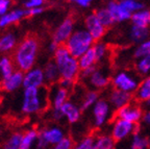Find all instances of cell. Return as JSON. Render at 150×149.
Returning a JSON list of instances; mask_svg holds the SVG:
<instances>
[{
	"label": "cell",
	"instance_id": "cell-1",
	"mask_svg": "<svg viewBox=\"0 0 150 149\" xmlns=\"http://www.w3.org/2000/svg\"><path fill=\"white\" fill-rule=\"evenodd\" d=\"M39 52V40L35 35H29L17 47L14 53V63L18 70L27 72L33 68Z\"/></svg>",
	"mask_w": 150,
	"mask_h": 149
},
{
	"label": "cell",
	"instance_id": "cell-2",
	"mask_svg": "<svg viewBox=\"0 0 150 149\" xmlns=\"http://www.w3.org/2000/svg\"><path fill=\"white\" fill-rule=\"evenodd\" d=\"M53 61L59 67L62 78L75 80L79 77L80 67L77 58L73 57L66 45H59L53 54Z\"/></svg>",
	"mask_w": 150,
	"mask_h": 149
},
{
	"label": "cell",
	"instance_id": "cell-3",
	"mask_svg": "<svg viewBox=\"0 0 150 149\" xmlns=\"http://www.w3.org/2000/svg\"><path fill=\"white\" fill-rule=\"evenodd\" d=\"M49 98V93L47 94L46 89L28 88L25 89L23 94L21 110L24 114L31 115L42 112L47 106Z\"/></svg>",
	"mask_w": 150,
	"mask_h": 149
},
{
	"label": "cell",
	"instance_id": "cell-4",
	"mask_svg": "<svg viewBox=\"0 0 150 149\" xmlns=\"http://www.w3.org/2000/svg\"><path fill=\"white\" fill-rule=\"evenodd\" d=\"M94 43L95 41L86 28H78L74 31L68 42L66 43V47L73 57L79 58L93 47Z\"/></svg>",
	"mask_w": 150,
	"mask_h": 149
},
{
	"label": "cell",
	"instance_id": "cell-5",
	"mask_svg": "<svg viewBox=\"0 0 150 149\" xmlns=\"http://www.w3.org/2000/svg\"><path fill=\"white\" fill-rule=\"evenodd\" d=\"M141 79L140 75L136 71L120 70L114 73L110 79V84L114 89H118L127 93L134 94L139 87Z\"/></svg>",
	"mask_w": 150,
	"mask_h": 149
},
{
	"label": "cell",
	"instance_id": "cell-6",
	"mask_svg": "<svg viewBox=\"0 0 150 149\" xmlns=\"http://www.w3.org/2000/svg\"><path fill=\"white\" fill-rule=\"evenodd\" d=\"M66 137L65 131L59 126H49L39 131L35 149H47L49 146L57 144Z\"/></svg>",
	"mask_w": 150,
	"mask_h": 149
},
{
	"label": "cell",
	"instance_id": "cell-7",
	"mask_svg": "<svg viewBox=\"0 0 150 149\" xmlns=\"http://www.w3.org/2000/svg\"><path fill=\"white\" fill-rule=\"evenodd\" d=\"M136 133H140L139 124L131 123V122L117 118V117L112 121V127H110V136L116 142L126 140L127 138H129Z\"/></svg>",
	"mask_w": 150,
	"mask_h": 149
},
{
	"label": "cell",
	"instance_id": "cell-8",
	"mask_svg": "<svg viewBox=\"0 0 150 149\" xmlns=\"http://www.w3.org/2000/svg\"><path fill=\"white\" fill-rule=\"evenodd\" d=\"M112 107L108 100L104 98H100L95 105L92 107V113H93V121L94 125L96 127H102L106 122L110 120L112 116Z\"/></svg>",
	"mask_w": 150,
	"mask_h": 149
},
{
	"label": "cell",
	"instance_id": "cell-9",
	"mask_svg": "<svg viewBox=\"0 0 150 149\" xmlns=\"http://www.w3.org/2000/svg\"><path fill=\"white\" fill-rule=\"evenodd\" d=\"M144 115V109L142 104L137 101L131 102L129 104L125 105L124 107H121L120 110L116 111L117 118L123 119L128 122L134 124H139V122L142 120Z\"/></svg>",
	"mask_w": 150,
	"mask_h": 149
},
{
	"label": "cell",
	"instance_id": "cell-10",
	"mask_svg": "<svg viewBox=\"0 0 150 149\" xmlns=\"http://www.w3.org/2000/svg\"><path fill=\"white\" fill-rule=\"evenodd\" d=\"M110 79H112V77L110 76L108 69H105V68H96L95 71L92 73V75L86 82L91 87V90L101 91V90H104L110 86Z\"/></svg>",
	"mask_w": 150,
	"mask_h": 149
},
{
	"label": "cell",
	"instance_id": "cell-11",
	"mask_svg": "<svg viewBox=\"0 0 150 149\" xmlns=\"http://www.w3.org/2000/svg\"><path fill=\"white\" fill-rule=\"evenodd\" d=\"M73 33H74V20L71 17H68L56 27L52 35V41L59 45H66Z\"/></svg>",
	"mask_w": 150,
	"mask_h": 149
},
{
	"label": "cell",
	"instance_id": "cell-12",
	"mask_svg": "<svg viewBox=\"0 0 150 149\" xmlns=\"http://www.w3.org/2000/svg\"><path fill=\"white\" fill-rule=\"evenodd\" d=\"M84 28L89 31L95 42L101 41V39L105 35L106 29H108L99 21V19L97 18L95 13L89 14L86 17V19H84Z\"/></svg>",
	"mask_w": 150,
	"mask_h": 149
},
{
	"label": "cell",
	"instance_id": "cell-13",
	"mask_svg": "<svg viewBox=\"0 0 150 149\" xmlns=\"http://www.w3.org/2000/svg\"><path fill=\"white\" fill-rule=\"evenodd\" d=\"M134 99V94L127 93V92L121 91V90L114 88L110 91L108 98V102L110 103L112 107L116 111L120 110L121 107H124L125 105L131 103Z\"/></svg>",
	"mask_w": 150,
	"mask_h": 149
},
{
	"label": "cell",
	"instance_id": "cell-14",
	"mask_svg": "<svg viewBox=\"0 0 150 149\" xmlns=\"http://www.w3.org/2000/svg\"><path fill=\"white\" fill-rule=\"evenodd\" d=\"M106 9H108V12L110 13V15L112 16L115 22H125V21H128L131 19V14L130 12H128L126 9H125L122 3L117 0H110L108 3H106Z\"/></svg>",
	"mask_w": 150,
	"mask_h": 149
},
{
	"label": "cell",
	"instance_id": "cell-15",
	"mask_svg": "<svg viewBox=\"0 0 150 149\" xmlns=\"http://www.w3.org/2000/svg\"><path fill=\"white\" fill-rule=\"evenodd\" d=\"M45 82L44 71L40 68H33L31 70L27 71L24 75L23 87L28 88H40Z\"/></svg>",
	"mask_w": 150,
	"mask_h": 149
},
{
	"label": "cell",
	"instance_id": "cell-16",
	"mask_svg": "<svg viewBox=\"0 0 150 149\" xmlns=\"http://www.w3.org/2000/svg\"><path fill=\"white\" fill-rule=\"evenodd\" d=\"M61 110H62V113H63L64 118L68 121V123L74 124L79 121L82 111L79 105H77L76 103L68 100L63 106H62Z\"/></svg>",
	"mask_w": 150,
	"mask_h": 149
},
{
	"label": "cell",
	"instance_id": "cell-17",
	"mask_svg": "<svg viewBox=\"0 0 150 149\" xmlns=\"http://www.w3.org/2000/svg\"><path fill=\"white\" fill-rule=\"evenodd\" d=\"M24 80V72L20 70H17L13 73L9 77L2 79L1 82V88L6 92H13L21 86H23Z\"/></svg>",
	"mask_w": 150,
	"mask_h": 149
},
{
	"label": "cell",
	"instance_id": "cell-18",
	"mask_svg": "<svg viewBox=\"0 0 150 149\" xmlns=\"http://www.w3.org/2000/svg\"><path fill=\"white\" fill-rule=\"evenodd\" d=\"M134 101L139 103H144L150 98V75L141 79L137 91L134 94Z\"/></svg>",
	"mask_w": 150,
	"mask_h": 149
},
{
	"label": "cell",
	"instance_id": "cell-19",
	"mask_svg": "<svg viewBox=\"0 0 150 149\" xmlns=\"http://www.w3.org/2000/svg\"><path fill=\"white\" fill-rule=\"evenodd\" d=\"M69 92L70 91L62 88L59 84H56L55 90L52 92L51 97H50L52 109H54V110H59V109H62V106L68 101Z\"/></svg>",
	"mask_w": 150,
	"mask_h": 149
},
{
	"label": "cell",
	"instance_id": "cell-20",
	"mask_svg": "<svg viewBox=\"0 0 150 149\" xmlns=\"http://www.w3.org/2000/svg\"><path fill=\"white\" fill-rule=\"evenodd\" d=\"M26 17V9H17L12 12L6 13L0 17V28H5L13 23H17Z\"/></svg>",
	"mask_w": 150,
	"mask_h": 149
},
{
	"label": "cell",
	"instance_id": "cell-21",
	"mask_svg": "<svg viewBox=\"0 0 150 149\" xmlns=\"http://www.w3.org/2000/svg\"><path fill=\"white\" fill-rule=\"evenodd\" d=\"M149 29L147 27H140V26H136L131 24L128 31L129 41L132 43H136V44H140V43L149 39Z\"/></svg>",
	"mask_w": 150,
	"mask_h": 149
},
{
	"label": "cell",
	"instance_id": "cell-22",
	"mask_svg": "<svg viewBox=\"0 0 150 149\" xmlns=\"http://www.w3.org/2000/svg\"><path fill=\"white\" fill-rule=\"evenodd\" d=\"M43 71H44L45 75V82H47L48 84H57L59 80L61 79V73H59V67H57L54 61L48 62Z\"/></svg>",
	"mask_w": 150,
	"mask_h": 149
},
{
	"label": "cell",
	"instance_id": "cell-23",
	"mask_svg": "<svg viewBox=\"0 0 150 149\" xmlns=\"http://www.w3.org/2000/svg\"><path fill=\"white\" fill-rule=\"evenodd\" d=\"M39 131L35 128H29L25 131L22 135L21 141V149H33L37 145L38 138H39Z\"/></svg>",
	"mask_w": 150,
	"mask_h": 149
},
{
	"label": "cell",
	"instance_id": "cell-24",
	"mask_svg": "<svg viewBox=\"0 0 150 149\" xmlns=\"http://www.w3.org/2000/svg\"><path fill=\"white\" fill-rule=\"evenodd\" d=\"M130 22L132 25L148 28L150 26V11L144 9L134 13L131 16Z\"/></svg>",
	"mask_w": 150,
	"mask_h": 149
},
{
	"label": "cell",
	"instance_id": "cell-25",
	"mask_svg": "<svg viewBox=\"0 0 150 149\" xmlns=\"http://www.w3.org/2000/svg\"><path fill=\"white\" fill-rule=\"evenodd\" d=\"M77 60H78V64H79L80 70H84V69H88V68L94 67V66H96V64L98 63L93 47L91 49H89L86 53H83Z\"/></svg>",
	"mask_w": 150,
	"mask_h": 149
},
{
	"label": "cell",
	"instance_id": "cell-26",
	"mask_svg": "<svg viewBox=\"0 0 150 149\" xmlns=\"http://www.w3.org/2000/svg\"><path fill=\"white\" fill-rule=\"evenodd\" d=\"M116 141L110 135H99L95 138L93 149H115Z\"/></svg>",
	"mask_w": 150,
	"mask_h": 149
},
{
	"label": "cell",
	"instance_id": "cell-27",
	"mask_svg": "<svg viewBox=\"0 0 150 149\" xmlns=\"http://www.w3.org/2000/svg\"><path fill=\"white\" fill-rule=\"evenodd\" d=\"M100 99L99 97L98 91H95V90H89L87 93L84 94L83 98H82V101L80 103V109L81 111H88L89 109L93 107L95 105V103Z\"/></svg>",
	"mask_w": 150,
	"mask_h": 149
},
{
	"label": "cell",
	"instance_id": "cell-28",
	"mask_svg": "<svg viewBox=\"0 0 150 149\" xmlns=\"http://www.w3.org/2000/svg\"><path fill=\"white\" fill-rule=\"evenodd\" d=\"M17 44V39L14 33H6L0 38V53H7L14 49Z\"/></svg>",
	"mask_w": 150,
	"mask_h": 149
},
{
	"label": "cell",
	"instance_id": "cell-29",
	"mask_svg": "<svg viewBox=\"0 0 150 149\" xmlns=\"http://www.w3.org/2000/svg\"><path fill=\"white\" fill-rule=\"evenodd\" d=\"M129 149H149L148 138L140 133H136L131 136Z\"/></svg>",
	"mask_w": 150,
	"mask_h": 149
},
{
	"label": "cell",
	"instance_id": "cell-30",
	"mask_svg": "<svg viewBox=\"0 0 150 149\" xmlns=\"http://www.w3.org/2000/svg\"><path fill=\"white\" fill-rule=\"evenodd\" d=\"M22 135H23V133H20V131L13 133L3 142L2 149H21Z\"/></svg>",
	"mask_w": 150,
	"mask_h": 149
},
{
	"label": "cell",
	"instance_id": "cell-31",
	"mask_svg": "<svg viewBox=\"0 0 150 149\" xmlns=\"http://www.w3.org/2000/svg\"><path fill=\"white\" fill-rule=\"evenodd\" d=\"M134 71L140 76H148L150 75V55L137 60L134 64Z\"/></svg>",
	"mask_w": 150,
	"mask_h": 149
},
{
	"label": "cell",
	"instance_id": "cell-32",
	"mask_svg": "<svg viewBox=\"0 0 150 149\" xmlns=\"http://www.w3.org/2000/svg\"><path fill=\"white\" fill-rule=\"evenodd\" d=\"M14 72V63L11 60V57L6 55L2 56L0 58V73H1L2 79L9 77Z\"/></svg>",
	"mask_w": 150,
	"mask_h": 149
},
{
	"label": "cell",
	"instance_id": "cell-33",
	"mask_svg": "<svg viewBox=\"0 0 150 149\" xmlns=\"http://www.w3.org/2000/svg\"><path fill=\"white\" fill-rule=\"evenodd\" d=\"M97 18L99 19V21L103 24V26L105 28H110L112 27L114 24L116 23L112 16L110 15V13L108 12V9L106 7H101V9H98L95 12Z\"/></svg>",
	"mask_w": 150,
	"mask_h": 149
},
{
	"label": "cell",
	"instance_id": "cell-34",
	"mask_svg": "<svg viewBox=\"0 0 150 149\" xmlns=\"http://www.w3.org/2000/svg\"><path fill=\"white\" fill-rule=\"evenodd\" d=\"M147 55H150V39L137 45L136 48L134 49V53H132V56L136 60H140Z\"/></svg>",
	"mask_w": 150,
	"mask_h": 149
},
{
	"label": "cell",
	"instance_id": "cell-35",
	"mask_svg": "<svg viewBox=\"0 0 150 149\" xmlns=\"http://www.w3.org/2000/svg\"><path fill=\"white\" fill-rule=\"evenodd\" d=\"M93 49H94V52H95V55H96L97 62H98V63L103 62L106 57H108V47L105 43L101 42V41L95 42L93 45Z\"/></svg>",
	"mask_w": 150,
	"mask_h": 149
},
{
	"label": "cell",
	"instance_id": "cell-36",
	"mask_svg": "<svg viewBox=\"0 0 150 149\" xmlns=\"http://www.w3.org/2000/svg\"><path fill=\"white\" fill-rule=\"evenodd\" d=\"M120 2L131 14L145 9L144 3L141 2V1H138V0H120Z\"/></svg>",
	"mask_w": 150,
	"mask_h": 149
},
{
	"label": "cell",
	"instance_id": "cell-37",
	"mask_svg": "<svg viewBox=\"0 0 150 149\" xmlns=\"http://www.w3.org/2000/svg\"><path fill=\"white\" fill-rule=\"evenodd\" d=\"M95 137L94 136H86L80 141H78L76 144H74L72 149H93Z\"/></svg>",
	"mask_w": 150,
	"mask_h": 149
},
{
	"label": "cell",
	"instance_id": "cell-38",
	"mask_svg": "<svg viewBox=\"0 0 150 149\" xmlns=\"http://www.w3.org/2000/svg\"><path fill=\"white\" fill-rule=\"evenodd\" d=\"M73 146H74V141L72 140V138L66 136L57 144L53 145L51 149H72Z\"/></svg>",
	"mask_w": 150,
	"mask_h": 149
},
{
	"label": "cell",
	"instance_id": "cell-39",
	"mask_svg": "<svg viewBox=\"0 0 150 149\" xmlns=\"http://www.w3.org/2000/svg\"><path fill=\"white\" fill-rule=\"evenodd\" d=\"M59 86L62 87V88L68 90V91H71L75 86V80H71V79H67V78H62L59 80Z\"/></svg>",
	"mask_w": 150,
	"mask_h": 149
},
{
	"label": "cell",
	"instance_id": "cell-40",
	"mask_svg": "<svg viewBox=\"0 0 150 149\" xmlns=\"http://www.w3.org/2000/svg\"><path fill=\"white\" fill-rule=\"evenodd\" d=\"M24 6L27 9H33V7H40L44 4L45 0H23Z\"/></svg>",
	"mask_w": 150,
	"mask_h": 149
},
{
	"label": "cell",
	"instance_id": "cell-41",
	"mask_svg": "<svg viewBox=\"0 0 150 149\" xmlns=\"http://www.w3.org/2000/svg\"><path fill=\"white\" fill-rule=\"evenodd\" d=\"M12 2L11 0H0V17H2L3 15L6 14L7 9L11 6Z\"/></svg>",
	"mask_w": 150,
	"mask_h": 149
},
{
	"label": "cell",
	"instance_id": "cell-42",
	"mask_svg": "<svg viewBox=\"0 0 150 149\" xmlns=\"http://www.w3.org/2000/svg\"><path fill=\"white\" fill-rule=\"evenodd\" d=\"M26 9V17H33V16H38V15L42 14L44 12V7L40 6V7H33V9Z\"/></svg>",
	"mask_w": 150,
	"mask_h": 149
},
{
	"label": "cell",
	"instance_id": "cell-43",
	"mask_svg": "<svg viewBox=\"0 0 150 149\" xmlns=\"http://www.w3.org/2000/svg\"><path fill=\"white\" fill-rule=\"evenodd\" d=\"M68 1L76 3L78 6L82 7V9H88L93 2V0H68Z\"/></svg>",
	"mask_w": 150,
	"mask_h": 149
},
{
	"label": "cell",
	"instance_id": "cell-44",
	"mask_svg": "<svg viewBox=\"0 0 150 149\" xmlns=\"http://www.w3.org/2000/svg\"><path fill=\"white\" fill-rule=\"evenodd\" d=\"M142 121L146 124V125L150 126V110H146L144 112L143 118H142Z\"/></svg>",
	"mask_w": 150,
	"mask_h": 149
},
{
	"label": "cell",
	"instance_id": "cell-45",
	"mask_svg": "<svg viewBox=\"0 0 150 149\" xmlns=\"http://www.w3.org/2000/svg\"><path fill=\"white\" fill-rule=\"evenodd\" d=\"M59 44H56L55 42L51 41V42H50V44H49V46H48V50H49V51L51 52V53L54 54V52L56 51V49L59 48Z\"/></svg>",
	"mask_w": 150,
	"mask_h": 149
},
{
	"label": "cell",
	"instance_id": "cell-46",
	"mask_svg": "<svg viewBox=\"0 0 150 149\" xmlns=\"http://www.w3.org/2000/svg\"><path fill=\"white\" fill-rule=\"evenodd\" d=\"M142 106H143V109H146V110H150V98L144 103H142Z\"/></svg>",
	"mask_w": 150,
	"mask_h": 149
},
{
	"label": "cell",
	"instance_id": "cell-47",
	"mask_svg": "<svg viewBox=\"0 0 150 149\" xmlns=\"http://www.w3.org/2000/svg\"><path fill=\"white\" fill-rule=\"evenodd\" d=\"M1 133H2V127H1V125H0V135H1Z\"/></svg>",
	"mask_w": 150,
	"mask_h": 149
},
{
	"label": "cell",
	"instance_id": "cell-48",
	"mask_svg": "<svg viewBox=\"0 0 150 149\" xmlns=\"http://www.w3.org/2000/svg\"><path fill=\"white\" fill-rule=\"evenodd\" d=\"M148 141H149V148H150V137L148 138Z\"/></svg>",
	"mask_w": 150,
	"mask_h": 149
}]
</instances>
